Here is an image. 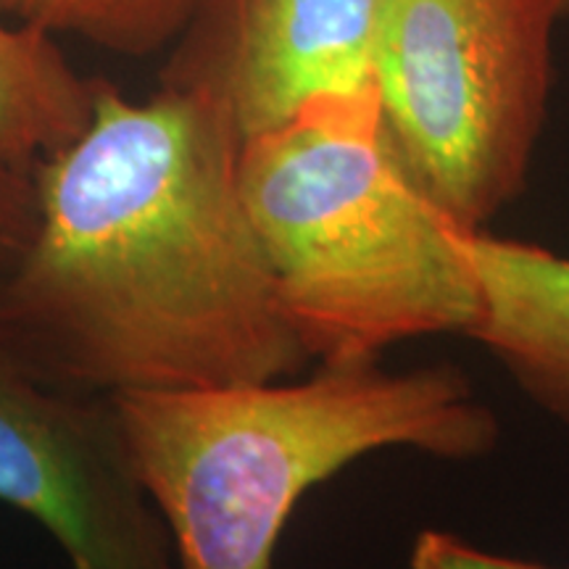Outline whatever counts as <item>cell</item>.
Wrapping results in <instances>:
<instances>
[{
    "label": "cell",
    "mask_w": 569,
    "mask_h": 569,
    "mask_svg": "<svg viewBox=\"0 0 569 569\" xmlns=\"http://www.w3.org/2000/svg\"><path fill=\"white\" fill-rule=\"evenodd\" d=\"M177 569H272L298 501L377 451L478 459L498 419L459 369L322 365L306 380L113 398Z\"/></svg>",
    "instance_id": "obj_2"
},
{
    "label": "cell",
    "mask_w": 569,
    "mask_h": 569,
    "mask_svg": "<svg viewBox=\"0 0 569 569\" xmlns=\"http://www.w3.org/2000/svg\"><path fill=\"white\" fill-rule=\"evenodd\" d=\"M0 503L74 569H177L113 398L53 388L0 338Z\"/></svg>",
    "instance_id": "obj_5"
},
{
    "label": "cell",
    "mask_w": 569,
    "mask_h": 569,
    "mask_svg": "<svg viewBox=\"0 0 569 569\" xmlns=\"http://www.w3.org/2000/svg\"><path fill=\"white\" fill-rule=\"evenodd\" d=\"M98 80H88L59 38L0 13V159L21 172L88 127Z\"/></svg>",
    "instance_id": "obj_8"
},
{
    "label": "cell",
    "mask_w": 569,
    "mask_h": 569,
    "mask_svg": "<svg viewBox=\"0 0 569 569\" xmlns=\"http://www.w3.org/2000/svg\"><path fill=\"white\" fill-rule=\"evenodd\" d=\"M240 193L311 361H377L480 317L469 227L398 159L377 96L325 101L243 140Z\"/></svg>",
    "instance_id": "obj_3"
},
{
    "label": "cell",
    "mask_w": 569,
    "mask_h": 569,
    "mask_svg": "<svg viewBox=\"0 0 569 569\" xmlns=\"http://www.w3.org/2000/svg\"><path fill=\"white\" fill-rule=\"evenodd\" d=\"M559 6H561V13H565V17H567V13H569V0H559Z\"/></svg>",
    "instance_id": "obj_12"
},
{
    "label": "cell",
    "mask_w": 569,
    "mask_h": 569,
    "mask_svg": "<svg viewBox=\"0 0 569 569\" xmlns=\"http://www.w3.org/2000/svg\"><path fill=\"white\" fill-rule=\"evenodd\" d=\"M38 224L32 172H21L0 159V282L11 274L30 246Z\"/></svg>",
    "instance_id": "obj_10"
},
{
    "label": "cell",
    "mask_w": 569,
    "mask_h": 569,
    "mask_svg": "<svg viewBox=\"0 0 569 569\" xmlns=\"http://www.w3.org/2000/svg\"><path fill=\"white\" fill-rule=\"evenodd\" d=\"M243 140L211 92L130 101L98 80L88 127L34 163L38 224L0 282V338L42 382L117 398L303 372L240 193Z\"/></svg>",
    "instance_id": "obj_1"
},
{
    "label": "cell",
    "mask_w": 569,
    "mask_h": 569,
    "mask_svg": "<svg viewBox=\"0 0 569 569\" xmlns=\"http://www.w3.org/2000/svg\"><path fill=\"white\" fill-rule=\"evenodd\" d=\"M409 569H551L536 561L478 549L446 530H422L411 546Z\"/></svg>",
    "instance_id": "obj_11"
},
{
    "label": "cell",
    "mask_w": 569,
    "mask_h": 569,
    "mask_svg": "<svg viewBox=\"0 0 569 569\" xmlns=\"http://www.w3.org/2000/svg\"><path fill=\"white\" fill-rule=\"evenodd\" d=\"M380 0H201L161 82L211 92L243 138L375 96Z\"/></svg>",
    "instance_id": "obj_6"
},
{
    "label": "cell",
    "mask_w": 569,
    "mask_h": 569,
    "mask_svg": "<svg viewBox=\"0 0 569 569\" xmlns=\"http://www.w3.org/2000/svg\"><path fill=\"white\" fill-rule=\"evenodd\" d=\"M201 0H0V13L103 51L148 56L182 38Z\"/></svg>",
    "instance_id": "obj_9"
},
{
    "label": "cell",
    "mask_w": 569,
    "mask_h": 569,
    "mask_svg": "<svg viewBox=\"0 0 569 569\" xmlns=\"http://www.w3.org/2000/svg\"><path fill=\"white\" fill-rule=\"evenodd\" d=\"M561 17L559 0H380L382 127L419 188L469 230L528 184Z\"/></svg>",
    "instance_id": "obj_4"
},
{
    "label": "cell",
    "mask_w": 569,
    "mask_h": 569,
    "mask_svg": "<svg viewBox=\"0 0 569 569\" xmlns=\"http://www.w3.org/2000/svg\"><path fill=\"white\" fill-rule=\"evenodd\" d=\"M469 251L482 306L467 338L569 427V256L482 230L472 232Z\"/></svg>",
    "instance_id": "obj_7"
}]
</instances>
